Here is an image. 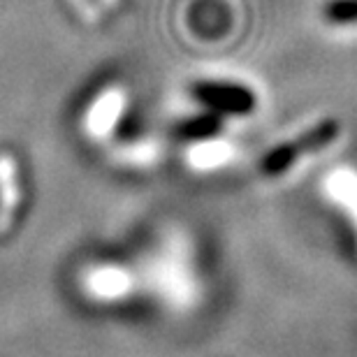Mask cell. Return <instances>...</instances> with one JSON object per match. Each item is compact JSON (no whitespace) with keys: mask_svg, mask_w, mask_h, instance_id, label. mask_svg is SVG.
<instances>
[{"mask_svg":"<svg viewBox=\"0 0 357 357\" xmlns=\"http://www.w3.org/2000/svg\"><path fill=\"white\" fill-rule=\"evenodd\" d=\"M91 5H100V0H89Z\"/></svg>","mask_w":357,"mask_h":357,"instance_id":"cell-6","label":"cell"},{"mask_svg":"<svg viewBox=\"0 0 357 357\" xmlns=\"http://www.w3.org/2000/svg\"><path fill=\"white\" fill-rule=\"evenodd\" d=\"M323 17L332 26H353L357 24V0H327Z\"/></svg>","mask_w":357,"mask_h":357,"instance_id":"cell-5","label":"cell"},{"mask_svg":"<svg viewBox=\"0 0 357 357\" xmlns=\"http://www.w3.org/2000/svg\"><path fill=\"white\" fill-rule=\"evenodd\" d=\"M190 96L209 112H216L220 116H246L255 109L258 98L255 93L234 82H220V79H199L190 86Z\"/></svg>","mask_w":357,"mask_h":357,"instance_id":"cell-2","label":"cell"},{"mask_svg":"<svg viewBox=\"0 0 357 357\" xmlns=\"http://www.w3.org/2000/svg\"><path fill=\"white\" fill-rule=\"evenodd\" d=\"M82 283L89 297L98 299V302H119L132 288L130 274L116 262H100V265L89 267Z\"/></svg>","mask_w":357,"mask_h":357,"instance_id":"cell-3","label":"cell"},{"mask_svg":"<svg viewBox=\"0 0 357 357\" xmlns=\"http://www.w3.org/2000/svg\"><path fill=\"white\" fill-rule=\"evenodd\" d=\"M339 132H341L339 121H334V119L320 121V123L311 126L309 130L302 132L299 137L271 149L265 158H262L260 169L265 174H281L292 165V162L302 158V155L320 151V149H325L327 144H332V142L339 137Z\"/></svg>","mask_w":357,"mask_h":357,"instance_id":"cell-1","label":"cell"},{"mask_svg":"<svg viewBox=\"0 0 357 357\" xmlns=\"http://www.w3.org/2000/svg\"><path fill=\"white\" fill-rule=\"evenodd\" d=\"M220 114L216 112H206V114H199V116H192L188 121H183L178 126V132L183 135L185 139H206V137H213L218 130H220Z\"/></svg>","mask_w":357,"mask_h":357,"instance_id":"cell-4","label":"cell"}]
</instances>
